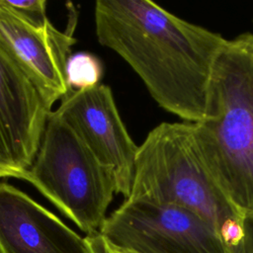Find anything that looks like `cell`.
I'll return each instance as SVG.
<instances>
[{
	"mask_svg": "<svg viewBox=\"0 0 253 253\" xmlns=\"http://www.w3.org/2000/svg\"><path fill=\"white\" fill-rule=\"evenodd\" d=\"M94 18L98 42L128 63L162 109L186 123L205 119L228 40L149 0H98Z\"/></svg>",
	"mask_w": 253,
	"mask_h": 253,
	"instance_id": "obj_1",
	"label": "cell"
},
{
	"mask_svg": "<svg viewBox=\"0 0 253 253\" xmlns=\"http://www.w3.org/2000/svg\"><path fill=\"white\" fill-rule=\"evenodd\" d=\"M213 179L243 216H253V35L228 40L212 73L208 109L193 124Z\"/></svg>",
	"mask_w": 253,
	"mask_h": 253,
	"instance_id": "obj_2",
	"label": "cell"
},
{
	"mask_svg": "<svg viewBox=\"0 0 253 253\" xmlns=\"http://www.w3.org/2000/svg\"><path fill=\"white\" fill-rule=\"evenodd\" d=\"M183 208L210 224L233 252L244 236V218L210 172L192 123H161L138 146L130 195Z\"/></svg>",
	"mask_w": 253,
	"mask_h": 253,
	"instance_id": "obj_3",
	"label": "cell"
},
{
	"mask_svg": "<svg viewBox=\"0 0 253 253\" xmlns=\"http://www.w3.org/2000/svg\"><path fill=\"white\" fill-rule=\"evenodd\" d=\"M24 181L32 184L87 235L100 232L116 193L113 175L54 111Z\"/></svg>",
	"mask_w": 253,
	"mask_h": 253,
	"instance_id": "obj_4",
	"label": "cell"
},
{
	"mask_svg": "<svg viewBox=\"0 0 253 253\" xmlns=\"http://www.w3.org/2000/svg\"><path fill=\"white\" fill-rule=\"evenodd\" d=\"M100 233L114 248L130 253H232L197 214L143 199H126Z\"/></svg>",
	"mask_w": 253,
	"mask_h": 253,
	"instance_id": "obj_5",
	"label": "cell"
},
{
	"mask_svg": "<svg viewBox=\"0 0 253 253\" xmlns=\"http://www.w3.org/2000/svg\"><path fill=\"white\" fill-rule=\"evenodd\" d=\"M83 140L98 161L113 175L116 193L130 195L138 146L119 114L111 88L70 91L54 111Z\"/></svg>",
	"mask_w": 253,
	"mask_h": 253,
	"instance_id": "obj_6",
	"label": "cell"
},
{
	"mask_svg": "<svg viewBox=\"0 0 253 253\" xmlns=\"http://www.w3.org/2000/svg\"><path fill=\"white\" fill-rule=\"evenodd\" d=\"M50 112L40 89L0 44V178L24 180Z\"/></svg>",
	"mask_w": 253,
	"mask_h": 253,
	"instance_id": "obj_7",
	"label": "cell"
},
{
	"mask_svg": "<svg viewBox=\"0 0 253 253\" xmlns=\"http://www.w3.org/2000/svg\"><path fill=\"white\" fill-rule=\"evenodd\" d=\"M57 30L51 23L35 26L0 0V44L17 61L52 105L72 91L66 82L65 66L71 53L74 27Z\"/></svg>",
	"mask_w": 253,
	"mask_h": 253,
	"instance_id": "obj_8",
	"label": "cell"
},
{
	"mask_svg": "<svg viewBox=\"0 0 253 253\" xmlns=\"http://www.w3.org/2000/svg\"><path fill=\"white\" fill-rule=\"evenodd\" d=\"M0 253H92L85 237L17 187L0 182Z\"/></svg>",
	"mask_w": 253,
	"mask_h": 253,
	"instance_id": "obj_9",
	"label": "cell"
},
{
	"mask_svg": "<svg viewBox=\"0 0 253 253\" xmlns=\"http://www.w3.org/2000/svg\"><path fill=\"white\" fill-rule=\"evenodd\" d=\"M102 74L103 66L100 59L90 52L78 51L67 59L65 76L71 90H86L99 85Z\"/></svg>",
	"mask_w": 253,
	"mask_h": 253,
	"instance_id": "obj_10",
	"label": "cell"
},
{
	"mask_svg": "<svg viewBox=\"0 0 253 253\" xmlns=\"http://www.w3.org/2000/svg\"><path fill=\"white\" fill-rule=\"evenodd\" d=\"M4 2L19 16L35 26L45 27L51 23L46 16L45 0H4Z\"/></svg>",
	"mask_w": 253,
	"mask_h": 253,
	"instance_id": "obj_11",
	"label": "cell"
},
{
	"mask_svg": "<svg viewBox=\"0 0 253 253\" xmlns=\"http://www.w3.org/2000/svg\"><path fill=\"white\" fill-rule=\"evenodd\" d=\"M244 236L232 253H253V216L244 218Z\"/></svg>",
	"mask_w": 253,
	"mask_h": 253,
	"instance_id": "obj_12",
	"label": "cell"
},
{
	"mask_svg": "<svg viewBox=\"0 0 253 253\" xmlns=\"http://www.w3.org/2000/svg\"><path fill=\"white\" fill-rule=\"evenodd\" d=\"M85 238L92 250V253H116L113 247L101 235L100 232L86 235Z\"/></svg>",
	"mask_w": 253,
	"mask_h": 253,
	"instance_id": "obj_13",
	"label": "cell"
},
{
	"mask_svg": "<svg viewBox=\"0 0 253 253\" xmlns=\"http://www.w3.org/2000/svg\"><path fill=\"white\" fill-rule=\"evenodd\" d=\"M113 247V246H112ZM113 249L116 251V253H130V252H128V251H125V250H120V249H116V248H114L113 247Z\"/></svg>",
	"mask_w": 253,
	"mask_h": 253,
	"instance_id": "obj_14",
	"label": "cell"
}]
</instances>
